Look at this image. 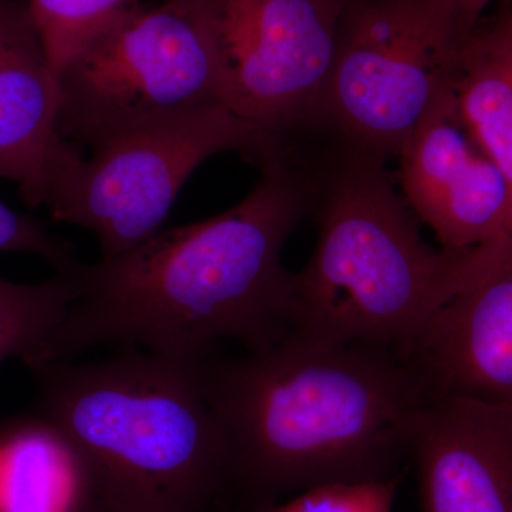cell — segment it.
<instances>
[{"label":"cell","instance_id":"obj_8","mask_svg":"<svg viewBox=\"0 0 512 512\" xmlns=\"http://www.w3.org/2000/svg\"><path fill=\"white\" fill-rule=\"evenodd\" d=\"M210 36L222 103L276 143L312 133L346 0H184Z\"/></svg>","mask_w":512,"mask_h":512},{"label":"cell","instance_id":"obj_20","mask_svg":"<svg viewBox=\"0 0 512 512\" xmlns=\"http://www.w3.org/2000/svg\"><path fill=\"white\" fill-rule=\"evenodd\" d=\"M101 512H113V511L107 510V508H106V510H103Z\"/></svg>","mask_w":512,"mask_h":512},{"label":"cell","instance_id":"obj_19","mask_svg":"<svg viewBox=\"0 0 512 512\" xmlns=\"http://www.w3.org/2000/svg\"><path fill=\"white\" fill-rule=\"evenodd\" d=\"M457 23L458 28L470 35L481 20L485 8L493 0H434Z\"/></svg>","mask_w":512,"mask_h":512},{"label":"cell","instance_id":"obj_11","mask_svg":"<svg viewBox=\"0 0 512 512\" xmlns=\"http://www.w3.org/2000/svg\"><path fill=\"white\" fill-rule=\"evenodd\" d=\"M59 84L28 0L0 2V180L30 207L45 205L50 181L79 147L57 126Z\"/></svg>","mask_w":512,"mask_h":512},{"label":"cell","instance_id":"obj_4","mask_svg":"<svg viewBox=\"0 0 512 512\" xmlns=\"http://www.w3.org/2000/svg\"><path fill=\"white\" fill-rule=\"evenodd\" d=\"M33 410L82 450L107 510L242 512L197 359L140 349L32 370Z\"/></svg>","mask_w":512,"mask_h":512},{"label":"cell","instance_id":"obj_12","mask_svg":"<svg viewBox=\"0 0 512 512\" xmlns=\"http://www.w3.org/2000/svg\"><path fill=\"white\" fill-rule=\"evenodd\" d=\"M413 352L441 396L512 406V254L446 303Z\"/></svg>","mask_w":512,"mask_h":512},{"label":"cell","instance_id":"obj_1","mask_svg":"<svg viewBox=\"0 0 512 512\" xmlns=\"http://www.w3.org/2000/svg\"><path fill=\"white\" fill-rule=\"evenodd\" d=\"M258 165L261 178L231 210L80 265L53 362L101 346L200 359L221 340H235L247 353L281 343L292 279L281 255L312 215L313 190L291 158L271 154Z\"/></svg>","mask_w":512,"mask_h":512},{"label":"cell","instance_id":"obj_18","mask_svg":"<svg viewBox=\"0 0 512 512\" xmlns=\"http://www.w3.org/2000/svg\"><path fill=\"white\" fill-rule=\"evenodd\" d=\"M0 252H25L46 259L56 274L73 275L83 264L76 248L47 231L42 222L0 201Z\"/></svg>","mask_w":512,"mask_h":512},{"label":"cell","instance_id":"obj_6","mask_svg":"<svg viewBox=\"0 0 512 512\" xmlns=\"http://www.w3.org/2000/svg\"><path fill=\"white\" fill-rule=\"evenodd\" d=\"M57 84L59 133L76 147L224 104L210 36L184 0L117 20L64 64Z\"/></svg>","mask_w":512,"mask_h":512},{"label":"cell","instance_id":"obj_5","mask_svg":"<svg viewBox=\"0 0 512 512\" xmlns=\"http://www.w3.org/2000/svg\"><path fill=\"white\" fill-rule=\"evenodd\" d=\"M468 36L434 0H346L316 130L399 158Z\"/></svg>","mask_w":512,"mask_h":512},{"label":"cell","instance_id":"obj_16","mask_svg":"<svg viewBox=\"0 0 512 512\" xmlns=\"http://www.w3.org/2000/svg\"><path fill=\"white\" fill-rule=\"evenodd\" d=\"M56 77L103 30L140 8V0H28Z\"/></svg>","mask_w":512,"mask_h":512},{"label":"cell","instance_id":"obj_2","mask_svg":"<svg viewBox=\"0 0 512 512\" xmlns=\"http://www.w3.org/2000/svg\"><path fill=\"white\" fill-rule=\"evenodd\" d=\"M227 437L242 512L330 484L400 481L421 410L440 397L416 353L384 345L274 348L197 359Z\"/></svg>","mask_w":512,"mask_h":512},{"label":"cell","instance_id":"obj_22","mask_svg":"<svg viewBox=\"0 0 512 512\" xmlns=\"http://www.w3.org/2000/svg\"><path fill=\"white\" fill-rule=\"evenodd\" d=\"M510 2L512 3V0H510Z\"/></svg>","mask_w":512,"mask_h":512},{"label":"cell","instance_id":"obj_17","mask_svg":"<svg viewBox=\"0 0 512 512\" xmlns=\"http://www.w3.org/2000/svg\"><path fill=\"white\" fill-rule=\"evenodd\" d=\"M397 485L399 481L322 485L262 512H392Z\"/></svg>","mask_w":512,"mask_h":512},{"label":"cell","instance_id":"obj_21","mask_svg":"<svg viewBox=\"0 0 512 512\" xmlns=\"http://www.w3.org/2000/svg\"><path fill=\"white\" fill-rule=\"evenodd\" d=\"M0 2H3V0H0Z\"/></svg>","mask_w":512,"mask_h":512},{"label":"cell","instance_id":"obj_3","mask_svg":"<svg viewBox=\"0 0 512 512\" xmlns=\"http://www.w3.org/2000/svg\"><path fill=\"white\" fill-rule=\"evenodd\" d=\"M308 175L318 235L292 272L284 340L409 350L437 312L512 254V235L433 249L386 160L315 131L292 147ZM282 340V342H284Z\"/></svg>","mask_w":512,"mask_h":512},{"label":"cell","instance_id":"obj_9","mask_svg":"<svg viewBox=\"0 0 512 512\" xmlns=\"http://www.w3.org/2000/svg\"><path fill=\"white\" fill-rule=\"evenodd\" d=\"M400 183L414 215L444 249H468L512 235L510 187L458 113L447 87L400 154Z\"/></svg>","mask_w":512,"mask_h":512},{"label":"cell","instance_id":"obj_10","mask_svg":"<svg viewBox=\"0 0 512 512\" xmlns=\"http://www.w3.org/2000/svg\"><path fill=\"white\" fill-rule=\"evenodd\" d=\"M410 460L419 512H512V406L437 397L417 416Z\"/></svg>","mask_w":512,"mask_h":512},{"label":"cell","instance_id":"obj_13","mask_svg":"<svg viewBox=\"0 0 512 512\" xmlns=\"http://www.w3.org/2000/svg\"><path fill=\"white\" fill-rule=\"evenodd\" d=\"M89 461L36 412L0 416V512L106 510Z\"/></svg>","mask_w":512,"mask_h":512},{"label":"cell","instance_id":"obj_14","mask_svg":"<svg viewBox=\"0 0 512 512\" xmlns=\"http://www.w3.org/2000/svg\"><path fill=\"white\" fill-rule=\"evenodd\" d=\"M461 119L503 173L512 201V3L478 22L451 82Z\"/></svg>","mask_w":512,"mask_h":512},{"label":"cell","instance_id":"obj_15","mask_svg":"<svg viewBox=\"0 0 512 512\" xmlns=\"http://www.w3.org/2000/svg\"><path fill=\"white\" fill-rule=\"evenodd\" d=\"M77 296L73 275L39 284L0 278V365L19 359L30 370L53 360L55 340Z\"/></svg>","mask_w":512,"mask_h":512},{"label":"cell","instance_id":"obj_7","mask_svg":"<svg viewBox=\"0 0 512 512\" xmlns=\"http://www.w3.org/2000/svg\"><path fill=\"white\" fill-rule=\"evenodd\" d=\"M271 138L224 104L131 131L76 154L53 177L43 207L57 222L92 232L101 258L161 231L190 175L215 154L258 160Z\"/></svg>","mask_w":512,"mask_h":512}]
</instances>
